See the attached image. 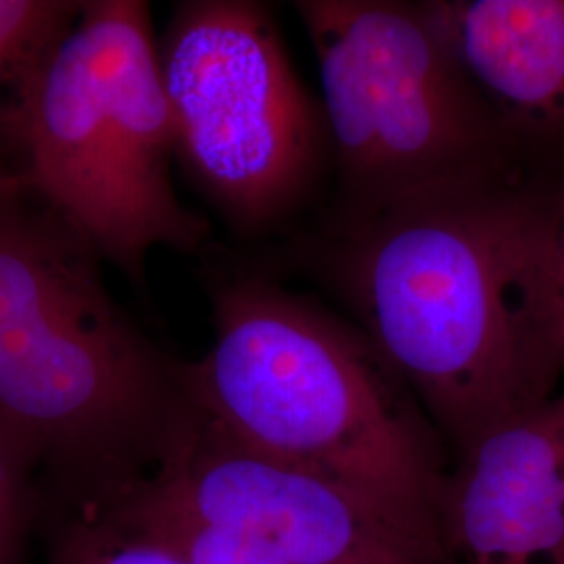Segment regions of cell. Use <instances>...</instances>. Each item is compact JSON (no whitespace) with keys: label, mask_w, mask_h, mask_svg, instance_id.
<instances>
[{"label":"cell","mask_w":564,"mask_h":564,"mask_svg":"<svg viewBox=\"0 0 564 564\" xmlns=\"http://www.w3.org/2000/svg\"><path fill=\"white\" fill-rule=\"evenodd\" d=\"M424 13L538 181H564V0H426Z\"/></svg>","instance_id":"9"},{"label":"cell","mask_w":564,"mask_h":564,"mask_svg":"<svg viewBox=\"0 0 564 564\" xmlns=\"http://www.w3.org/2000/svg\"><path fill=\"white\" fill-rule=\"evenodd\" d=\"M97 517L184 564H458L444 540L199 416L144 481Z\"/></svg>","instance_id":"7"},{"label":"cell","mask_w":564,"mask_h":564,"mask_svg":"<svg viewBox=\"0 0 564 564\" xmlns=\"http://www.w3.org/2000/svg\"><path fill=\"white\" fill-rule=\"evenodd\" d=\"M41 466L32 449L0 424V564H25L44 514Z\"/></svg>","instance_id":"12"},{"label":"cell","mask_w":564,"mask_h":564,"mask_svg":"<svg viewBox=\"0 0 564 564\" xmlns=\"http://www.w3.org/2000/svg\"><path fill=\"white\" fill-rule=\"evenodd\" d=\"M13 155H15V149H13L11 134H9V123H7V118L0 113V163L11 160Z\"/></svg>","instance_id":"14"},{"label":"cell","mask_w":564,"mask_h":564,"mask_svg":"<svg viewBox=\"0 0 564 564\" xmlns=\"http://www.w3.org/2000/svg\"><path fill=\"white\" fill-rule=\"evenodd\" d=\"M209 295L214 341L186 362L205 416L444 540L447 444L362 328L258 276Z\"/></svg>","instance_id":"3"},{"label":"cell","mask_w":564,"mask_h":564,"mask_svg":"<svg viewBox=\"0 0 564 564\" xmlns=\"http://www.w3.org/2000/svg\"><path fill=\"white\" fill-rule=\"evenodd\" d=\"M7 121L21 174L134 284L153 249L193 253L209 239L172 182L176 132L147 2L86 0Z\"/></svg>","instance_id":"4"},{"label":"cell","mask_w":564,"mask_h":564,"mask_svg":"<svg viewBox=\"0 0 564 564\" xmlns=\"http://www.w3.org/2000/svg\"><path fill=\"white\" fill-rule=\"evenodd\" d=\"M101 256L0 163V424L41 466L44 514H99L199 416L186 362L111 297Z\"/></svg>","instance_id":"2"},{"label":"cell","mask_w":564,"mask_h":564,"mask_svg":"<svg viewBox=\"0 0 564 564\" xmlns=\"http://www.w3.org/2000/svg\"><path fill=\"white\" fill-rule=\"evenodd\" d=\"M46 564H184L162 545L88 514L46 512Z\"/></svg>","instance_id":"11"},{"label":"cell","mask_w":564,"mask_h":564,"mask_svg":"<svg viewBox=\"0 0 564 564\" xmlns=\"http://www.w3.org/2000/svg\"><path fill=\"white\" fill-rule=\"evenodd\" d=\"M86 0H0V93L9 111L80 20Z\"/></svg>","instance_id":"10"},{"label":"cell","mask_w":564,"mask_h":564,"mask_svg":"<svg viewBox=\"0 0 564 564\" xmlns=\"http://www.w3.org/2000/svg\"><path fill=\"white\" fill-rule=\"evenodd\" d=\"M545 321L550 360L556 377L564 375V181L556 188L552 209V237L545 281Z\"/></svg>","instance_id":"13"},{"label":"cell","mask_w":564,"mask_h":564,"mask_svg":"<svg viewBox=\"0 0 564 564\" xmlns=\"http://www.w3.org/2000/svg\"><path fill=\"white\" fill-rule=\"evenodd\" d=\"M337 172L326 239L447 191L527 176L421 2H295Z\"/></svg>","instance_id":"5"},{"label":"cell","mask_w":564,"mask_h":564,"mask_svg":"<svg viewBox=\"0 0 564 564\" xmlns=\"http://www.w3.org/2000/svg\"><path fill=\"white\" fill-rule=\"evenodd\" d=\"M442 535L458 564H564V395L506 419L458 454Z\"/></svg>","instance_id":"8"},{"label":"cell","mask_w":564,"mask_h":564,"mask_svg":"<svg viewBox=\"0 0 564 564\" xmlns=\"http://www.w3.org/2000/svg\"><path fill=\"white\" fill-rule=\"evenodd\" d=\"M176 160L230 228L263 235L310 202L330 151L270 9L178 2L158 39Z\"/></svg>","instance_id":"6"},{"label":"cell","mask_w":564,"mask_h":564,"mask_svg":"<svg viewBox=\"0 0 564 564\" xmlns=\"http://www.w3.org/2000/svg\"><path fill=\"white\" fill-rule=\"evenodd\" d=\"M561 182L456 188L326 239L339 295L456 456L561 381L545 321Z\"/></svg>","instance_id":"1"}]
</instances>
